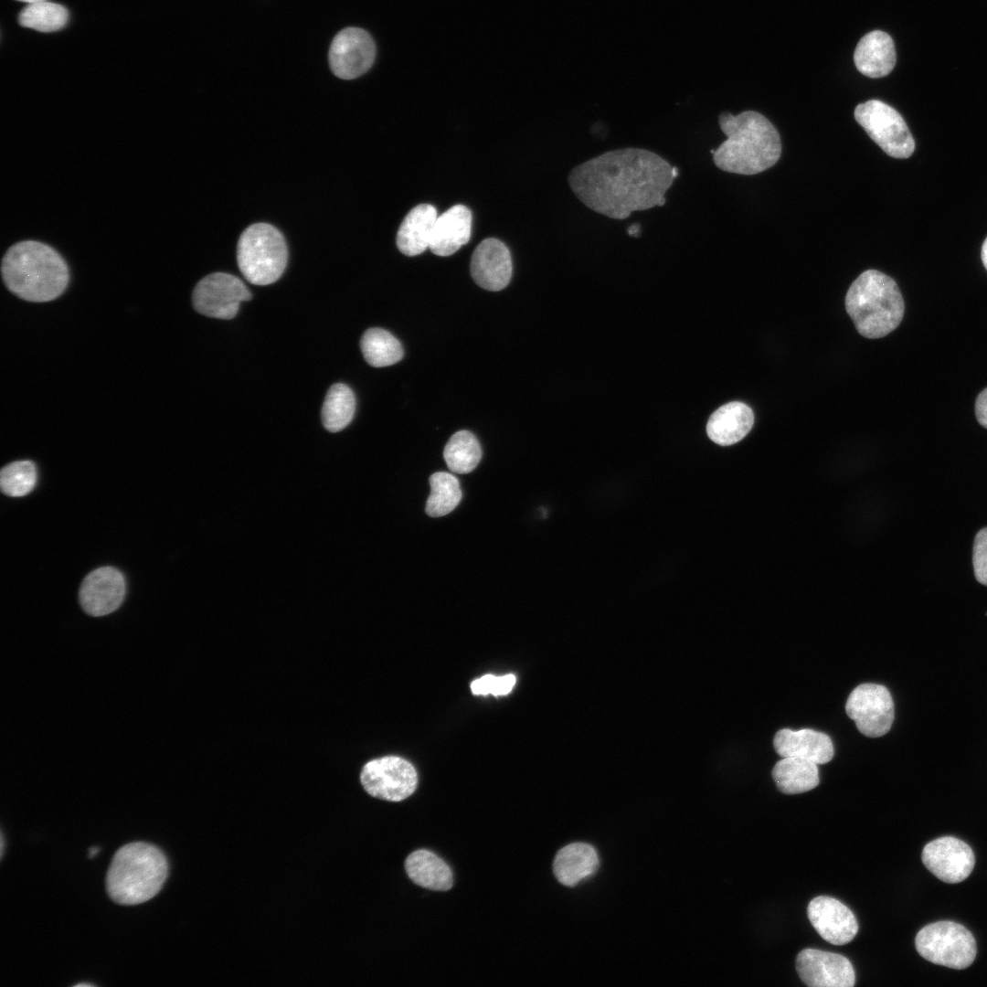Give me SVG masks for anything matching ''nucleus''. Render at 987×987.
<instances>
[{"label":"nucleus","instance_id":"obj_1","mask_svg":"<svg viewBox=\"0 0 987 987\" xmlns=\"http://www.w3.org/2000/svg\"><path fill=\"white\" fill-rule=\"evenodd\" d=\"M674 179L673 166L661 155L627 147L579 164L568 180L585 207L612 219H625L634 211L663 207Z\"/></svg>","mask_w":987,"mask_h":987},{"label":"nucleus","instance_id":"obj_2","mask_svg":"<svg viewBox=\"0 0 987 987\" xmlns=\"http://www.w3.org/2000/svg\"><path fill=\"white\" fill-rule=\"evenodd\" d=\"M719 126L727 139L715 150L713 161L721 170L755 175L774 165L781 154L779 133L762 114L746 111L722 112Z\"/></svg>","mask_w":987,"mask_h":987},{"label":"nucleus","instance_id":"obj_3","mask_svg":"<svg viewBox=\"0 0 987 987\" xmlns=\"http://www.w3.org/2000/svg\"><path fill=\"white\" fill-rule=\"evenodd\" d=\"M1 273L11 292L34 302L55 300L69 281L64 259L48 244L36 240L11 246L3 257Z\"/></svg>","mask_w":987,"mask_h":987},{"label":"nucleus","instance_id":"obj_4","mask_svg":"<svg viewBox=\"0 0 987 987\" xmlns=\"http://www.w3.org/2000/svg\"><path fill=\"white\" fill-rule=\"evenodd\" d=\"M167 875V860L158 847L130 843L114 854L106 875V890L118 904H140L160 891Z\"/></svg>","mask_w":987,"mask_h":987},{"label":"nucleus","instance_id":"obj_5","mask_svg":"<svg viewBox=\"0 0 987 987\" xmlns=\"http://www.w3.org/2000/svg\"><path fill=\"white\" fill-rule=\"evenodd\" d=\"M845 308L858 333L870 339L894 331L902 321L905 304L897 282L886 274L867 270L849 287Z\"/></svg>","mask_w":987,"mask_h":987},{"label":"nucleus","instance_id":"obj_6","mask_svg":"<svg viewBox=\"0 0 987 987\" xmlns=\"http://www.w3.org/2000/svg\"><path fill=\"white\" fill-rule=\"evenodd\" d=\"M287 247L281 233L267 223L248 227L240 235L237 260L243 276L252 284L268 285L283 273Z\"/></svg>","mask_w":987,"mask_h":987},{"label":"nucleus","instance_id":"obj_7","mask_svg":"<svg viewBox=\"0 0 987 987\" xmlns=\"http://www.w3.org/2000/svg\"><path fill=\"white\" fill-rule=\"evenodd\" d=\"M915 945L918 954L938 965L963 970L972 964L977 953L972 934L953 921H939L922 928Z\"/></svg>","mask_w":987,"mask_h":987},{"label":"nucleus","instance_id":"obj_8","mask_svg":"<svg viewBox=\"0 0 987 987\" xmlns=\"http://www.w3.org/2000/svg\"><path fill=\"white\" fill-rule=\"evenodd\" d=\"M856 122L889 156L905 159L915 150L913 136L899 112L888 104L870 100L854 109Z\"/></svg>","mask_w":987,"mask_h":987},{"label":"nucleus","instance_id":"obj_9","mask_svg":"<svg viewBox=\"0 0 987 987\" xmlns=\"http://www.w3.org/2000/svg\"><path fill=\"white\" fill-rule=\"evenodd\" d=\"M360 781L366 791L375 798L401 801L415 791L418 776L409 761L388 756L367 762L361 771Z\"/></svg>","mask_w":987,"mask_h":987},{"label":"nucleus","instance_id":"obj_10","mask_svg":"<svg viewBox=\"0 0 987 987\" xmlns=\"http://www.w3.org/2000/svg\"><path fill=\"white\" fill-rule=\"evenodd\" d=\"M847 716L855 722L857 729L868 738L886 734L894 721V703L888 689L881 685L867 683L857 685L845 704Z\"/></svg>","mask_w":987,"mask_h":987},{"label":"nucleus","instance_id":"obj_11","mask_svg":"<svg viewBox=\"0 0 987 987\" xmlns=\"http://www.w3.org/2000/svg\"><path fill=\"white\" fill-rule=\"evenodd\" d=\"M250 298L245 284L225 272L212 273L200 280L192 295L193 305L199 313L225 320L234 318L240 302Z\"/></svg>","mask_w":987,"mask_h":987},{"label":"nucleus","instance_id":"obj_12","mask_svg":"<svg viewBox=\"0 0 987 987\" xmlns=\"http://www.w3.org/2000/svg\"><path fill=\"white\" fill-rule=\"evenodd\" d=\"M376 57L371 36L358 27H346L334 37L329 49L333 73L343 80H353L366 73Z\"/></svg>","mask_w":987,"mask_h":987},{"label":"nucleus","instance_id":"obj_13","mask_svg":"<svg viewBox=\"0 0 987 987\" xmlns=\"http://www.w3.org/2000/svg\"><path fill=\"white\" fill-rule=\"evenodd\" d=\"M921 858L930 873L948 884L965 880L975 864L970 845L953 836H943L927 844Z\"/></svg>","mask_w":987,"mask_h":987},{"label":"nucleus","instance_id":"obj_14","mask_svg":"<svg viewBox=\"0 0 987 987\" xmlns=\"http://www.w3.org/2000/svg\"><path fill=\"white\" fill-rule=\"evenodd\" d=\"M801 980L810 987H852L855 974L844 956L815 949H805L796 958Z\"/></svg>","mask_w":987,"mask_h":987},{"label":"nucleus","instance_id":"obj_15","mask_svg":"<svg viewBox=\"0 0 987 987\" xmlns=\"http://www.w3.org/2000/svg\"><path fill=\"white\" fill-rule=\"evenodd\" d=\"M122 573L113 567H101L89 573L80 589V603L83 610L94 617L115 611L125 595Z\"/></svg>","mask_w":987,"mask_h":987},{"label":"nucleus","instance_id":"obj_16","mask_svg":"<svg viewBox=\"0 0 987 987\" xmlns=\"http://www.w3.org/2000/svg\"><path fill=\"white\" fill-rule=\"evenodd\" d=\"M808 918L818 934L833 945H844L855 937L858 924L851 909L841 901L827 896L812 899Z\"/></svg>","mask_w":987,"mask_h":987},{"label":"nucleus","instance_id":"obj_17","mask_svg":"<svg viewBox=\"0 0 987 987\" xmlns=\"http://www.w3.org/2000/svg\"><path fill=\"white\" fill-rule=\"evenodd\" d=\"M471 275L482 288L497 292L505 288L512 277V259L508 248L499 239H483L471 259Z\"/></svg>","mask_w":987,"mask_h":987},{"label":"nucleus","instance_id":"obj_18","mask_svg":"<svg viewBox=\"0 0 987 987\" xmlns=\"http://www.w3.org/2000/svg\"><path fill=\"white\" fill-rule=\"evenodd\" d=\"M773 746L781 758L797 757L818 765L829 762L834 755L830 737L808 728L798 731L780 729L775 734Z\"/></svg>","mask_w":987,"mask_h":987},{"label":"nucleus","instance_id":"obj_19","mask_svg":"<svg viewBox=\"0 0 987 987\" xmlns=\"http://www.w3.org/2000/svg\"><path fill=\"white\" fill-rule=\"evenodd\" d=\"M471 228V210L464 205H455L437 218L429 249L435 255L450 256L470 240Z\"/></svg>","mask_w":987,"mask_h":987},{"label":"nucleus","instance_id":"obj_20","mask_svg":"<svg viewBox=\"0 0 987 987\" xmlns=\"http://www.w3.org/2000/svg\"><path fill=\"white\" fill-rule=\"evenodd\" d=\"M854 60L856 69L867 77L876 79L888 75L897 61L892 37L881 30L869 32L858 42Z\"/></svg>","mask_w":987,"mask_h":987},{"label":"nucleus","instance_id":"obj_21","mask_svg":"<svg viewBox=\"0 0 987 987\" xmlns=\"http://www.w3.org/2000/svg\"><path fill=\"white\" fill-rule=\"evenodd\" d=\"M753 424L751 408L743 402L733 401L721 406L709 417L706 433L715 443L729 446L745 438Z\"/></svg>","mask_w":987,"mask_h":987},{"label":"nucleus","instance_id":"obj_22","mask_svg":"<svg viewBox=\"0 0 987 987\" xmlns=\"http://www.w3.org/2000/svg\"><path fill=\"white\" fill-rule=\"evenodd\" d=\"M595 848L586 843H572L561 848L554 860L553 872L557 881L574 886L591 876L599 868Z\"/></svg>","mask_w":987,"mask_h":987},{"label":"nucleus","instance_id":"obj_23","mask_svg":"<svg viewBox=\"0 0 987 987\" xmlns=\"http://www.w3.org/2000/svg\"><path fill=\"white\" fill-rule=\"evenodd\" d=\"M437 218V210L432 205L420 204L413 207L402 220L397 233L396 243L399 251L407 256H417L425 251L430 246Z\"/></svg>","mask_w":987,"mask_h":987},{"label":"nucleus","instance_id":"obj_24","mask_svg":"<svg viewBox=\"0 0 987 987\" xmlns=\"http://www.w3.org/2000/svg\"><path fill=\"white\" fill-rule=\"evenodd\" d=\"M405 870L413 883L427 889L447 891L453 884L450 866L426 849L412 852L405 861Z\"/></svg>","mask_w":987,"mask_h":987},{"label":"nucleus","instance_id":"obj_25","mask_svg":"<svg viewBox=\"0 0 987 987\" xmlns=\"http://www.w3.org/2000/svg\"><path fill=\"white\" fill-rule=\"evenodd\" d=\"M778 789L785 794L809 791L820 782L818 764L797 757H786L772 769Z\"/></svg>","mask_w":987,"mask_h":987},{"label":"nucleus","instance_id":"obj_26","mask_svg":"<svg viewBox=\"0 0 987 987\" xmlns=\"http://www.w3.org/2000/svg\"><path fill=\"white\" fill-rule=\"evenodd\" d=\"M360 347L365 360L375 367L394 365L403 357L400 342L381 328L366 330L361 337Z\"/></svg>","mask_w":987,"mask_h":987},{"label":"nucleus","instance_id":"obj_27","mask_svg":"<svg viewBox=\"0 0 987 987\" xmlns=\"http://www.w3.org/2000/svg\"><path fill=\"white\" fill-rule=\"evenodd\" d=\"M356 409V398L346 385H333L324 398L322 408V421L331 432L345 429L352 420Z\"/></svg>","mask_w":987,"mask_h":987},{"label":"nucleus","instance_id":"obj_28","mask_svg":"<svg viewBox=\"0 0 987 987\" xmlns=\"http://www.w3.org/2000/svg\"><path fill=\"white\" fill-rule=\"evenodd\" d=\"M443 457L451 471L461 474L468 473L473 471L481 461V445L472 432L460 430L446 443Z\"/></svg>","mask_w":987,"mask_h":987},{"label":"nucleus","instance_id":"obj_29","mask_svg":"<svg viewBox=\"0 0 987 987\" xmlns=\"http://www.w3.org/2000/svg\"><path fill=\"white\" fill-rule=\"evenodd\" d=\"M430 494L426 503V513L431 517L450 514L462 499L459 480L452 474L438 472L430 477Z\"/></svg>","mask_w":987,"mask_h":987},{"label":"nucleus","instance_id":"obj_30","mask_svg":"<svg viewBox=\"0 0 987 987\" xmlns=\"http://www.w3.org/2000/svg\"><path fill=\"white\" fill-rule=\"evenodd\" d=\"M68 17L64 6L44 0L25 7L19 14L18 22L22 27L40 32H53L61 29Z\"/></svg>","mask_w":987,"mask_h":987},{"label":"nucleus","instance_id":"obj_31","mask_svg":"<svg viewBox=\"0 0 987 987\" xmlns=\"http://www.w3.org/2000/svg\"><path fill=\"white\" fill-rule=\"evenodd\" d=\"M37 468L31 461L13 462L1 470L2 492L12 497H22L33 491L37 484Z\"/></svg>","mask_w":987,"mask_h":987},{"label":"nucleus","instance_id":"obj_32","mask_svg":"<svg viewBox=\"0 0 987 987\" xmlns=\"http://www.w3.org/2000/svg\"><path fill=\"white\" fill-rule=\"evenodd\" d=\"M515 684L514 674L494 676L485 674L471 684L472 692L474 695H486L492 694L494 696L504 695L511 692Z\"/></svg>","mask_w":987,"mask_h":987},{"label":"nucleus","instance_id":"obj_33","mask_svg":"<svg viewBox=\"0 0 987 987\" xmlns=\"http://www.w3.org/2000/svg\"><path fill=\"white\" fill-rule=\"evenodd\" d=\"M972 563L976 579L987 586V527L981 529L975 536Z\"/></svg>","mask_w":987,"mask_h":987},{"label":"nucleus","instance_id":"obj_34","mask_svg":"<svg viewBox=\"0 0 987 987\" xmlns=\"http://www.w3.org/2000/svg\"><path fill=\"white\" fill-rule=\"evenodd\" d=\"M975 415L978 422L987 429V387L977 397L975 402Z\"/></svg>","mask_w":987,"mask_h":987},{"label":"nucleus","instance_id":"obj_35","mask_svg":"<svg viewBox=\"0 0 987 987\" xmlns=\"http://www.w3.org/2000/svg\"><path fill=\"white\" fill-rule=\"evenodd\" d=\"M640 230L641 227L639 224H632L628 228L627 232L630 236L638 237L640 234Z\"/></svg>","mask_w":987,"mask_h":987},{"label":"nucleus","instance_id":"obj_36","mask_svg":"<svg viewBox=\"0 0 987 987\" xmlns=\"http://www.w3.org/2000/svg\"><path fill=\"white\" fill-rule=\"evenodd\" d=\"M981 256H982V263H983L985 269L987 270V238L985 239V240H984V242L982 244Z\"/></svg>","mask_w":987,"mask_h":987},{"label":"nucleus","instance_id":"obj_37","mask_svg":"<svg viewBox=\"0 0 987 987\" xmlns=\"http://www.w3.org/2000/svg\"><path fill=\"white\" fill-rule=\"evenodd\" d=\"M18 1L26 2V3H27L29 5V4H34V3L44 1V0H18Z\"/></svg>","mask_w":987,"mask_h":987},{"label":"nucleus","instance_id":"obj_38","mask_svg":"<svg viewBox=\"0 0 987 987\" xmlns=\"http://www.w3.org/2000/svg\"><path fill=\"white\" fill-rule=\"evenodd\" d=\"M97 851H98V849H97V848H92V849H90V856H93L94 854H96Z\"/></svg>","mask_w":987,"mask_h":987},{"label":"nucleus","instance_id":"obj_39","mask_svg":"<svg viewBox=\"0 0 987 987\" xmlns=\"http://www.w3.org/2000/svg\"><path fill=\"white\" fill-rule=\"evenodd\" d=\"M90 985L91 984H90V983H78L75 986H90Z\"/></svg>","mask_w":987,"mask_h":987}]
</instances>
